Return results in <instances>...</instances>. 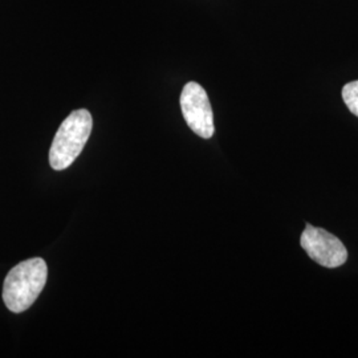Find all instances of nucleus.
Returning <instances> with one entry per match:
<instances>
[{
  "label": "nucleus",
  "mask_w": 358,
  "mask_h": 358,
  "mask_svg": "<svg viewBox=\"0 0 358 358\" xmlns=\"http://www.w3.org/2000/svg\"><path fill=\"white\" fill-rule=\"evenodd\" d=\"M343 100L348 109L358 117V80L346 84L343 88Z\"/></svg>",
  "instance_id": "5"
},
{
  "label": "nucleus",
  "mask_w": 358,
  "mask_h": 358,
  "mask_svg": "<svg viewBox=\"0 0 358 358\" xmlns=\"http://www.w3.org/2000/svg\"><path fill=\"white\" fill-rule=\"evenodd\" d=\"M179 103L189 128L202 138H211L215 131L214 115L206 90L198 83H187L180 93Z\"/></svg>",
  "instance_id": "3"
},
{
  "label": "nucleus",
  "mask_w": 358,
  "mask_h": 358,
  "mask_svg": "<svg viewBox=\"0 0 358 358\" xmlns=\"http://www.w3.org/2000/svg\"><path fill=\"white\" fill-rule=\"evenodd\" d=\"M93 128L92 115L87 109H77L63 121L52 142L50 164L55 170H65L81 154Z\"/></svg>",
  "instance_id": "2"
},
{
  "label": "nucleus",
  "mask_w": 358,
  "mask_h": 358,
  "mask_svg": "<svg viewBox=\"0 0 358 358\" xmlns=\"http://www.w3.org/2000/svg\"><path fill=\"white\" fill-rule=\"evenodd\" d=\"M48 268L41 257H32L15 266L4 279L3 300L13 313L31 307L45 287Z\"/></svg>",
  "instance_id": "1"
},
{
  "label": "nucleus",
  "mask_w": 358,
  "mask_h": 358,
  "mask_svg": "<svg viewBox=\"0 0 358 358\" xmlns=\"http://www.w3.org/2000/svg\"><path fill=\"white\" fill-rule=\"evenodd\" d=\"M300 244L312 260L327 268H337L348 259V250L337 236L310 224L301 234Z\"/></svg>",
  "instance_id": "4"
}]
</instances>
